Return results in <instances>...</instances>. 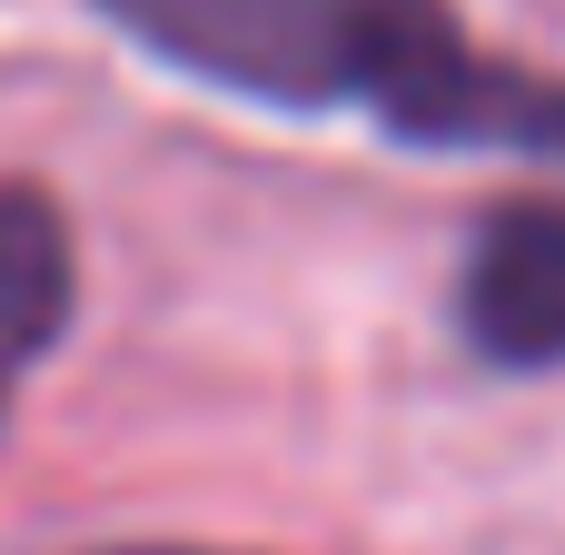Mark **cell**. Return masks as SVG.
Segmentation results:
<instances>
[{
    "instance_id": "cell-1",
    "label": "cell",
    "mask_w": 565,
    "mask_h": 555,
    "mask_svg": "<svg viewBox=\"0 0 565 555\" xmlns=\"http://www.w3.org/2000/svg\"><path fill=\"white\" fill-rule=\"evenodd\" d=\"M89 10L129 50L218 99L367 119L407 149L565 159V79L467 40L447 0H89Z\"/></svg>"
},
{
    "instance_id": "cell-2",
    "label": "cell",
    "mask_w": 565,
    "mask_h": 555,
    "mask_svg": "<svg viewBox=\"0 0 565 555\" xmlns=\"http://www.w3.org/2000/svg\"><path fill=\"white\" fill-rule=\"evenodd\" d=\"M457 338L507 377L565 367V199H497L477 218L457 268Z\"/></svg>"
},
{
    "instance_id": "cell-3",
    "label": "cell",
    "mask_w": 565,
    "mask_h": 555,
    "mask_svg": "<svg viewBox=\"0 0 565 555\" xmlns=\"http://www.w3.org/2000/svg\"><path fill=\"white\" fill-rule=\"evenodd\" d=\"M70 308H79L70 209L40 179H0V417L20 397V377L70 338Z\"/></svg>"
},
{
    "instance_id": "cell-4",
    "label": "cell",
    "mask_w": 565,
    "mask_h": 555,
    "mask_svg": "<svg viewBox=\"0 0 565 555\" xmlns=\"http://www.w3.org/2000/svg\"><path fill=\"white\" fill-rule=\"evenodd\" d=\"M89 555H218V546H89Z\"/></svg>"
}]
</instances>
